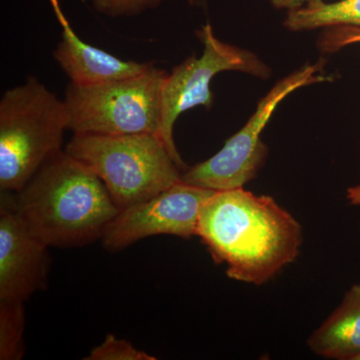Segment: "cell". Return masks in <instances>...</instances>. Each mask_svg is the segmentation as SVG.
I'll return each instance as SVG.
<instances>
[{"label":"cell","mask_w":360,"mask_h":360,"mask_svg":"<svg viewBox=\"0 0 360 360\" xmlns=\"http://www.w3.org/2000/svg\"><path fill=\"white\" fill-rule=\"evenodd\" d=\"M198 236L233 281L262 285L300 253L302 227L271 196L214 191L201 208Z\"/></svg>","instance_id":"6da1fadb"},{"label":"cell","mask_w":360,"mask_h":360,"mask_svg":"<svg viewBox=\"0 0 360 360\" xmlns=\"http://www.w3.org/2000/svg\"><path fill=\"white\" fill-rule=\"evenodd\" d=\"M15 195L23 222L49 248L94 243L120 212L98 176L65 150Z\"/></svg>","instance_id":"7a4b0ae2"},{"label":"cell","mask_w":360,"mask_h":360,"mask_svg":"<svg viewBox=\"0 0 360 360\" xmlns=\"http://www.w3.org/2000/svg\"><path fill=\"white\" fill-rule=\"evenodd\" d=\"M68 115L37 78L6 90L0 99V189L18 193L47 161L63 151Z\"/></svg>","instance_id":"3957f363"},{"label":"cell","mask_w":360,"mask_h":360,"mask_svg":"<svg viewBox=\"0 0 360 360\" xmlns=\"http://www.w3.org/2000/svg\"><path fill=\"white\" fill-rule=\"evenodd\" d=\"M65 150L98 176L120 210L169 188L184 172L155 134H75Z\"/></svg>","instance_id":"277c9868"},{"label":"cell","mask_w":360,"mask_h":360,"mask_svg":"<svg viewBox=\"0 0 360 360\" xmlns=\"http://www.w3.org/2000/svg\"><path fill=\"white\" fill-rule=\"evenodd\" d=\"M167 72H146L96 84L70 82L65 101L68 129L82 134H158L161 89Z\"/></svg>","instance_id":"5b68a950"},{"label":"cell","mask_w":360,"mask_h":360,"mask_svg":"<svg viewBox=\"0 0 360 360\" xmlns=\"http://www.w3.org/2000/svg\"><path fill=\"white\" fill-rule=\"evenodd\" d=\"M203 51L200 58H186L167 73L161 89V115L158 135L182 170H186L175 146L174 124L186 110L205 106L210 108L214 101L210 84L222 71H241L266 79L271 70L257 54L248 49L221 41L215 37L212 25H206L196 32Z\"/></svg>","instance_id":"8992f818"},{"label":"cell","mask_w":360,"mask_h":360,"mask_svg":"<svg viewBox=\"0 0 360 360\" xmlns=\"http://www.w3.org/2000/svg\"><path fill=\"white\" fill-rule=\"evenodd\" d=\"M322 70V63L307 65L279 80L260 99L257 110L245 127L227 139L217 155L184 170L182 181L219 191L243 188L255 179L266 160L269 150L262 141V134L274 110L295 90L328 82L329 78Z\"/></svg>","instance_id":"52a82bcc"},{"label":"cell","mask_w":360,"mask_h":360,"mask_svg":"<svg viewBox=\"0 0 360 360\" xmlns=\"http://www.w3.org/2000/svg\"><path fill=\"white\" fill-rule=\"evenodd\" d=\"M213 193L180 180L158 195L120 210L104 231L103 245L120 251L150 236H198L201 208Z\"/></svg>","instance_id":"ba28073f"},{"label":"cell","mask_w":360,"mask_h":360,"mask_svg":"<svg viewBox=\"0 0 360 360\" xmlns=\"http://www.w3.org/2000/svg\"><path fill=\"white\" fill-rule=\"evenodd\" d=\"M49 248L23 222L15 193H1L0 300L25 302L44 290L51 269Z\"/></svg>","instance_id":"9c48e42d"},{"label":"cell","mask_w":360,"mask_h":360,"mask_svg":"<svg viewBox=\"0 0 360 360\" xmlns=\"http://www.w3.org/2000/svg\"><path fill=\"white\" fill-rule=\"evenodd\" d=\"M51 2L63 26L61 39L53 51V58L72 84H96L134 77L153 65L150 63L124 60L84 41L66 20L58 0Z\"/></svg>","instance_id":"30bf717a"},{"label":"cell","mask_w":360,"mask_h":360,"mask_svg":"<svg viewBox=\"0 0 360 360\" xmlns=\"http://www.w3.org/2000/svg\"><path fill=\"white\" fill-rule=\"evenodd\" d=\"M315 354L352 360L360 354V283L347 291L342 302L307 341Z\"/></svg>","instance_id":"8fae6325"},{"label":"cell","mask_w":360,"mask_h":360,"mask_svg":"<svg viewBox=\"0 0 360 360\" xmlns=\"http://www.w3.org/2000/svg\"><path fill=\"white\" fill-rule=\"evenodd\" d=\"M283 25L291 32L336 26L360 27V0H340L333 4L309 0L302 6L288 11Z\"/></svg>","instance_id":"7c38bea8"},{"label":"cell","mask_w":360,"mask_h":360,"mask_svg":"<svg viewBox=\"0 0 360 360\" xmlns=\"http://www.w3.org/2000/svg\"><path fill=\"white\" fill-rule=\"evenodd\" d=\"M25 302L0 300V359L20 360L25 354Z\"/></svg>","instance_id":"4fadbf2b"},{"label":"cell","mask_w":360,"mask_h":360,"mask_svg":"<svg viewBox=\"0 0 360 360\" xmlns=\"http://www.w3.org/2000/svg\"><path fill=\"white\" fill-rule=\"evenodd\" d=\"M85 360H156L153 355L139 349L131 342L113 335H106L98 347L92 348Z\"/></svg>","instance_id":"5bb4252c"},{"label":"cell","mask_w":360,"mask_h":360,"mask_svg":"<svg viewBox=\"0 0 360 360\" xmlns=\"http://www.w3.org/2000/svg\"><path fill=\"white\" fill-rule=\"evenodd\" d=\"M167 0H94V8L110 18H122L141 14L156 8Z\"/></svg>","instance_id":"9a60e30c"},{"label":"cell","mask_w":360,"mask_h":360,"mask_svg":"<svg viewBox=\"0 0 360 360\" xmlns=\"http://www.w3.org/2000/svg\"><path fill=\"white\" fill-rule=\"evenodd\" d=\"M355 44H360V27L357 26H336L328 28L317 40L319 51L326 53H333L340 51L343 47Z\"/></svg>","instance_id":"2e32d148"},{"label":"cell","mask_w":360,"mask_h":360,"mask_svg":"<svg viewBox=\"0 0 360 360\" xmlns=\"http://www.w3.org/2000/svg\"><path fill=\"white\" fill-rule=\"evenodd\" d=\"M309 1V0H270V4L274 8L290 11V9L302 6Z\"/></svg>","instance_id":"e0dca14e"},{"label":"cell","mask_w":360,"mask_h":360,"mask_svg":"<svg viewBox=\"0 0 360 360\" xmlns=\"http://www.w3.org/2000/svg\"><path fill=\"white\" fill-rule=\"evenodd\" d=\"M347 200L352 205H360V184L347 189Z\"/></svg>","instance_id":"ac0fdd59"},{"label":"cell","mask_w":360,"mask_h":360,"mask_svg":"<svg viewBox=\"0 0 360 360\" xmlns=\"http://www.w3.org/2000/svg\"><path fill=\"white\" fill-rule=\"evenodd\" d=\"M352 360H360V354L355 355Z\"/></svg>","instance_id":"d6986e66"}]
</instances>
